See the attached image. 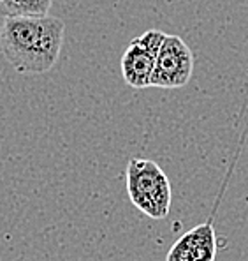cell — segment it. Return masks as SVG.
<instances>
[{
	"mask_svg": "<svg viewBox=\"0 0 248 261\" xmlns=\"http://www.w3.org/2000/svg\"><path fill=\"white\" fill-rule=\"evenodd\" d=\"M55 0H0L2 16H46Z\"/></svg>",
	"mask_w": 248,
	"mask_h": 261,
	"instance_id": "6",
	"label": "cell"
},
{
	"mask_svg": "<svg viewBox=\"0 0 248 261\" xmlns=\"http://www.w3.org/2000/svg\"><path fill=\"white\" fill-rule=\"evenodd\" d=\"M216 237L211 222L187 231L167 252L166 261H215Z\"/></svg>",
	"mask_w": 248,
	"mask_h": 261,
	"instance_id": "5",
	"label": "cell"
},
{
	"mask_svg": "<svg viewBox=\"0 0 248 261\" xmlns=\"http://www.w3.org/2000/svg\"><path fill=\"white\" fill-rule=\"evenodd\" d=\"M166 34L162 30L151 29L146 30L143 36L131 41L127 49L121 55V76L125 83L132 88H148L151 87L155 60H157L160 44Z\"/></svg>",
	"mask_w": 248,
	"mask_h": 261,
	"instance_id": "4",
	"label": "cell"
},
{
	"mask_svg": "<svg viewBox=\"0 0 248 261\" xmlns=\"http://www.w3.org/2000/svg\"><path fill=\"white\" fill-rule=\"evenodd\" d=\"M196 59L190 46L180 36L164 37L155 60L151 87L159 88H181L190 82L194 74Z\"/></svg>",
	"mask_w": 248,
	"mask_h": 261,
	"instance_id": "3",
	"label": "cell"
},
{
	"mask_svg": "<svg viewBox=\"0 0 248 261\" xmlns=\"http://www.w3.org/2000/svg\"><path fill=\"white\" fill-rule=\"evenodd\" d=\"M66 25L55 16H4L0 49L20 74H44L58 62Z\"/></svg>",
	"mask_w": 248,
	"mask_h": 261,
	"instance_id": "1",
	"label": "cell"
},
{
	"mask_svg": "<svg viewBox=\"0 0 248 261\" xmlns=\"http://www.w3.org/2000/svg\"><path fill=\"white\" fill-rule=\"evenodd\" d=\"M127 193L132 205L150 219L160 221L171 212V182L155 161L132 157L127 164Z\"/></svg>",
	"mask_w": 248,
	"mask_h": 261,
	"instance_id": "2",
	"label": "cell"
}]
</instances>
